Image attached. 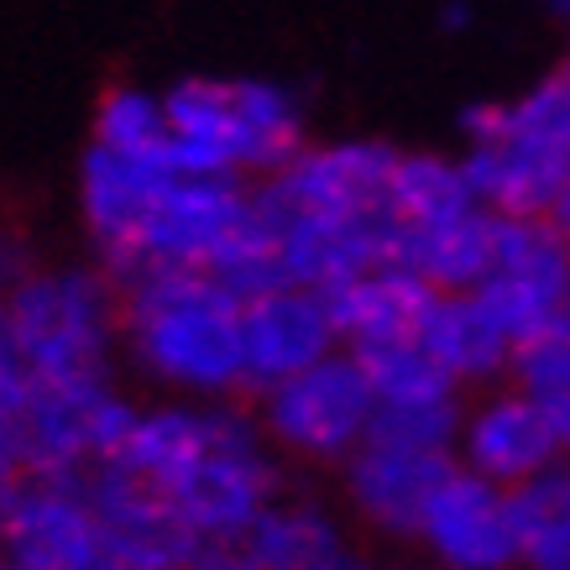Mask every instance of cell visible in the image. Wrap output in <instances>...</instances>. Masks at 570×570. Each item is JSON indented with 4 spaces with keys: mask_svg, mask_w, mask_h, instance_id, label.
Masks as SVG:
<instances>
[{
    "mask_svg": "<svg viewBox=\"0 0 570 570\" xmlns=\"http://www.w3.org/2000/svg\"><path fill=\"white\" fill-rule=\"evenodd\" d=\"M550 6H554V11H560V17L570 21V0H550Z\"/></svg>",
    "mask_w": 570,
    "mask_h": 570,
    "instance_id": "obj_28",
    "label": "cell"
},
{
    "mask_svg": "<svg viewBox=\"0 0 570 570\" xmlns=\"http://www.w3.org/2000/svg\"><path fill=\"white\" fill-rule=\"evenodd\" d=\"M163 174H168L163 163L121 157L110 147H89L79 163V209H85V225L110 277H126V267H131L141 215L153 205V189Z\"/></svg>",
    "mask_w": 570,
    "mask_h": 570,
    "instance_id": "obj_13",
    "label": "cell"
},
{
    "mask_svg": "<svg viewBox=\"0 0 570 570\" xmlns=\"http://www.w3.org/2000/svg\"><path fill=\"white\" fill-rule=\"evenodd\" d=\"M455 455H461V466L482 471V476H492L502 487L534 482L539 471L566 461L544 403L534 393H523L519 382L502 387V393H487L476 409H466Z\"/></svg>",
    "mask_w": 570,
    "mask_h": 570,
    "instance_id": "obj_12",
    "label": "cell"
},
{
    "mask_svg": "<svg viewBox=\"0 0 570 570\" xmlns=\"http://www.w3.org/2000/svg\"><path fill=\"white\" fill-rule=\"evenodd\" d=\"M137 409L105 382H32L11 419L27 476H85L126 445Z\"/></svg>",
    "mask_w": 570,
    "mask_h": 570,
    "instance_id": "obj_6",
    "label": "cell"
},
{
    "mask_svg": "<svg viewBox=\"0 0 570 570\" xmlns=\"http://www.w3.org/2000/svg\"><path fill=\"white\" fill-rule=\"evenodd\" d=\"M508 377L534 397L570 393V309H560L554 320H544L539 330L523 335L519 346H513Z\"/></svg>",
    "mask_w": 570,
    "mask_h": 570,
    "instance_id": "obj_23",
    "label": "cell"
},
{
    "mask_svg": "<svg viewBox=\"0 0 570 570\" xmlns=\"http://www.w3.org/2000/svg\"><path fill=\"white\" fill-rule=\"evenodd\" d=\"M560 73H566V79H570V63H566V69H560Z\"/></svg>",
    "mask_w": 570,
    "mask_h": 570,
    "instance_id": "obj_29",
    "label": "cell"
},
{
    "mask_svg": "<svg viewBox=\"0 0 570 570\" xmlns=\"http://www.w3.org/2000/svg\"><path fill=\"white\" fill-rule=\"evenodd\" d=\"M6 325L32 382H105L121 346V288L89 267L21 273L6 288Z\"/></svg>",
    "mask_w": 570,
    "mask_h": 570,
    "instance_id": "obj_4",
    "label": "cell"
},
{
    "mask_svg": "<svg viewBox=\"0 0 570 570\" xmlns=\"http://www.w3.org/2000/svg\"><path fill=\"white\" fill-rule=\"evenodd\" d=\"M544 220H550L554 230H560V236H566V242H570V174L560 178V189H554L550 209H544Z\"/></svg>",
    "mask_w": 570,
    "mask_h": 570,
    "instance_id": "obj_27",
    "label": "cell"
},
{
    "mask_svg": "<svg viewBox=\"0 0 570 570\" xmlns=\"http://www.w3.org/2000/svg\"><path fill=\"white\" fill-rule=\"evenodd\" d=\"M163 100L174 174L273 178L304 153V110L273 79H184Z\"/></svg>",
    "mask_w": 570,
    "mask_h": 570,
    "instance_id": "obj_3",
    "label": "cell"
},
{
    "mask_svg": "<svg viewBox=\"0 0 570 570\" xmlns=\"http://www.w3.org/2000/svg\"><path fill=\"white\" fill-rule=\"evenodd\" d=\"M434 294L440 288L424 283L414 267L382 262V267H366L351 283H341L330 294V309H335L346 351H366V346H387V341H419Z\"/></svg>",
    "mask_w": 570,
    "mask_h": 570,
    "instance_id": "obj_14",
    "label": "cell"
},
{
    "mask_svg": "<svg viewBox=\"0 0 570 570\" xmlns=\"http://www.w3.org/2000/svg\"><path fill=\"white\" fill-rule=\"evenodd\" d=\"M356 356L377 387V403H430V397L461 393V382L424 351V341H387V346H366Z\"/></svg>",
    "mask_w": 570,
    "mask_h": 570,
    "instance_id": "obj_22",
    "label": "cell"
},
{
    "mask_svg": "<svg viewBox=\"0 0 570 570\" xmlns=\"http://www.w3.org/2000/svg\"><path fill=\"white\" fill-rule=\"evenodd\" d=\"M419 539L445 570H513L519 566L513 487L492 482L471 466H455L424 508Z\"/></svg>",
    "mask_w": 570,
    "mask_h": 570,
    "instance_id": "obj_9",
    "label": "cell"
},
{
    "mask_svg": "<svg viewBox=\"0 0 570 570\" xmlns=\"http://www.w3.org/2000/svg\"><path fill=\"white\" fill-rule=\"evenodd\" d=\"M476 189L466 178V163H450L440 153H403L393 174V209L397 225H434V220H455L476 209Z\"/></svg>",
    "mask_w": 570,
    "mask_h": 570,
    "instance_id": "obj_20",
    "label": "cell"
},
{
    "mask_svg": "<svg viewBox=\"0 0 570 570\" xmlns=\"http://www.w3.org/2000/svg\"><path fill=\"white\" fill-rule=\"evenodd\" d=\"M544 403V414L554 424V440H560V455L570 461V393H554V397H539Z\"/></svg>",
    "mask_w": 570,
    "mask_h": 570,
    "instance_id": "obj_26",
    "label": "cell"
},
{
    "mask_svg": "<svg viewBox=\"0 0 570 570\" xmlns=\"http://www.w3.org/2000/svg\"><path fill=\"white\" fill-rule=\"evenodd\" d=\"M476 298L519 346L529 330L570 309V242L544 215H498V257L476 283Z\"/></svg>",
    "mask_w": 570,
    "mask_h": 570,
    "instance_id": "obj_8",
    "label": "cell"
},
{
    "mask_svg": "<svg viewBox=\"0 0 570 570\" xmlns=\"http://www.w3.org/2000/svg\"><path fill=\"white\" fill-rule=\"evenodd\" d=\"M27 393H32V372H27L17 341H11V325H6V283H0V424H11L21 414Z\"/></svg>",
    "mask_w": 570,
    "mask_h": 570,
    "instance_id": "obj_24",
    "label": "cell"
},
{
    "mask_svg": "<svg viewBox=\"0 0 570 570\" xmlns=\"http://www.w3.org/2000/svg\"><path fill=\"white\" fill-rule=\"evenodd\" d=\"M397 157L387 141H325L262 178V209L267 220L314 215V220H397L393 209V174Z\"/></svg>",
    "mask_w": 570,
    "mask_h": 570,
    "instance_id": "obj_7",
    "label": "cell"
},
{
    "mask_svg": "<svg viewBox=\"0 0 570 570\" xmlns=\"http://www.w3.org/2000/svg\"><path fill=\"white\" fill-rule=\"evenodd\" d=\"M419 341H424V351H430L434 362L445 366L461 387L502 377L508 362H513V335H508L498 314L476 298V288H461V294H434L430 314H424V330H419Z\"/></svg>",
    "mask_w": 570,
    "mask_h": 570,
    "instance_id": "obj_16",
    "label": "cell"
},
{
    "mask_svg": "<svg viewBox=\"0 0 570 570\" xmlns=\"http://www.w3.org/2000/svg\"><path fill=\"white\" fill-rule=\"evenodd\" d=\"M95 147H110L121 157H141V163H163L174 168V126H168V100L147 95V89H110L95 110Z\"/></svg>",
    "mask_w": 570,
    "mask_h": 570,
    "instance_id": "obj_21",
    "label": "cell"
},
{
    "mask_svg": "<svg viewBox=\"0 0 570 570\" xmlns=\"http://www.w3.org/2000/svg\"><path fill=\"white\" fill-rule=\"evenodd\" d=\"M262 440V424H246L220 403H163L147 414L137 409V424L110 461L137 471L189 539H220L242 534L277 502V466Z\"/></svg>",
    "mask_w": 570,
    "mask_h": 570,
    "instance_id": "obj_1",
    "label": "cell"
},
{
    "mask_svg": "<svg viewBox=\"0 0 570 570\" xmlns=\"http://www.w3.org/2000/svg\"><path fill=\"white\" fill-rule=\"evenodd\" d=\"M513 519H519V566L570 570V466H550L534 482L513 487Z\"/></svg>",
    "mask_w": 570,
    "mask_h": 570,
    "instance_id": "obj_19",
    "label": "cell"
},
{
    "mask_svg": "<svg viewBox=\"0 0 570 570\" xmlns=\"http://www.w3.org/2000/svg\"><path fill=\"white\" fill-rule=\"evenodd\" d=\"M242 330H246V387H257V393L346 346L341 325H335V309H330V294L304 288V283H273L262 294H246Z\"/></svg>",
    "mask_w": 570,
    "mask_h": 570,
    "instance_id": "obj_11",
    "label": "cell"
},
{
    "mask_svg": "<svg viewBox=\"0 0 570 570\" xmlns=\"http://www.w3.org/2000/svg\"><path fill=\"white\" fill-rule=\"evenodd\" d=\"M21 482H27V466H21L17 434H11V424H0V513L11 508V498H17Z\"/></svg>",
    "mask_w": 570,
    "mask_h": 570,
    "instance_id": "obj_25",
    "label": "cell"
},
{
    "mask_svg": "<svg viewBox=\"0 0 570 570\" xmlns=\"http://www.w3.org/2000/svg\"><path fill=\"white\" fill-rule=\"evenodd\" d=\"M242 539L257 570H362L346 554L341 529L314 502H267Z\"/></svg>",
    "mask_w": 570,
    "mask_h": 570,
    "instance_id": "obj_18",
    "label": "cell"
},
{
    "mask_svg": "<svg viewBox=\"0 0 570 570\" xmlns=\"http://www.w3.org/2000/svg\"><path fill=\"white\" fill-rule=\"evenodd\" d=\"M492 257H498V209L487 205L466 209L455 220L403 225V242H397V262L414 267L440 294L476 288L492 273Z\"/></svg>",
    "mask_w": 570,
    "mask_h": 570,
    "instance_id": "obj_17",
    "label": "cell"
},
{
    "mask_svg": "<svg viewBox=\"0 0 570 570\" xmlns=\"http://www.w3.org/2000/svg\"><path fill=\"white\" fill-rule=\"evenodd\" d=\"M566 174H570L566 153H550V147H539L529 137H513V131L471 141V153H466L471 189L498 215H544Z\"/></svg>",
    "mask_w": 570,
    "mask_h": 570,
    "instance_id": "obj_15",
    "label": "cell"
},
{
    "mask_svg": "<svg viewBox=\"0 0 570 570\" xmlns=\"http://www.w3.org/2000/svg\"><path fill=\"white\" fill-rule=\"evenodd\" d=\"M377 387L356 351H330L325 362L262 387V434L298 461H346L372 434Z\"/></svg>",
    "mask_w": 570,
    "mask_h": 570,
    "instance_id": "obj_5",
    "label": "cell"
},
{
    "mask_svg": "<svg viewBox=\"0 0 570 570\" xmlns=\"http://www.w3.org/2000/svg\"><path fill=\"white\" fill-rule=\"evenodd\" d=\"M461 466L455 450H424V445H397V440H372L351 450L341 471H346V498L372 529L397 539H419L424 508L445 476Z\"/></svg>",
    "mask_w": 570,
    "mask_h": 570,
    "instance_id": "obj_10",
    "label": "cell"
},
{
    "mask_svg": "<svg viewBox=\"0 0 570 570\" xmlns=\"http://www.w3.org/2000/svg\"><path fill=\"white\" fill-rule=\"evenodd\" d=\"M246 294L205 267L121 277V346L163 387L225 397L246 387Z\"/></svg>",
    "mask_w": 570,
    "mask_h": 570,
    "instance_id": "obj_2",
    "label": "cell"
}]
</instances>
